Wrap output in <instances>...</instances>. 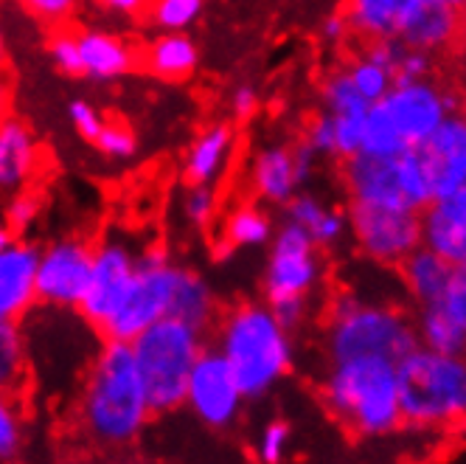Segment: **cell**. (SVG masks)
<instances>
[{"label": "cell", "mask_w": 466, "mask_h": 464, "mask_svg": "<svg viewBox=\"0 0 466 464\" xmlns=\"http://www.w3.org/2000/svg\"><path fill=\"white\" fill-rule=\"evenodd\" d=\"M284 220H292L301 228H307V234L318 245V251H331L338 248L349 237V214L329 206L312 191H298L292 201L284 206Z\"/></svg>", "instance_id": "603a6c76"}, {"label": "cell", "mask_w": 466, "mask_h": 464, "mask_svg": "<svg viewBox=\"0 0 466 464\" xmlns=\"http://www.w3.org/2000/svg\"><path fill=\"white\" fill-rule=\"evenodd\" d=\"M450 273L452 264L427 245H419L399 262V276H402L408 295L419 307L441 302V295L450 284Z\"/></svg>", "instance_id": "cb8c5ba5"}, {"label": "cell", "mask_w": 466, "mask_h": 464, "mask_svg": "<svg viewBox=\"0 0 466 464\" xmlns=\"http://www.w3.org/2000/svg\"><path fill=\"white\" fill-rule=\"evenodd\" d=\"M4 102H6V88H4V79H0V119H4Z\"/></svg>", "instance_id": "9f6ffc18"}, {"label": "cell", "mask_w": 466, "mask_h": 464, "mask_svg": "<svg viewBox=\"0 0 466 464\" xmlns=\"http://www.w3.org/2000/svg\"><path fill=\"white\" fill-rule=\"evenodd\" d=\"M432 180L436 197L466 186V110H452L436 132L416 147Z\"/></svg>", "instance_id": "5bb4252c"}, {"label": "cell", "mask_w": 466, "mask_h": 464, "mask_svg": "<svg viewBox=\"0 0 466 464\" xmlns=\"http://www.w3.org/2000/svg\"><path fill=\"white\" fill-rule=\"evenodd\" d=\"M214 313H217V298H214V290L211 284L194 273V271H186L180 273L177 279V287H175V298H172V313L175 318L197 326V329H206L211 326L214 321Z\"/></svg>", "instance_id": "4316f807"}, {"label": "cell", "mask_w": 466, "mask_h": 464, "mask_svg": "<svg viewBox=\"0 0 466 464\" xmlns=\"http://www.w3.org/2000/svg\"><path fill=\"white\" fill-rule=\"evenodd\" d=\"M0 57H4V35H0Z\"/></svg>", "instance_id": "6f0895ef"}, {"label": "cell", "mask_w": 466, "mask_h": 464, "mask_svg": "<svg viewBox=\"0 0 466 464\" xmlns=\"http://www.w3.org/2000/svg\"><path fill=\"white\" fill-rule=\"evenodd\" d=\"M416 346V324L402 310L380 302H362L351 293H340L329 304L323 333V349L329 360L377 355L399 363Z\"/></svg>", "instance_id": "5b68a950"}, {"label": "cell", "mask_w": 466, "mask_h": 464, "mask_svg": "<svg viewBox=\"0 0 466 464\" xmlns=\"http://www.w3.org/2000/svg\"><path fill=\"white\" fill-rule=\"evenodd\" d=\"M68 119H71V127L76 129V136L93 147V141L98 139V132H102L105 127V116L102 110H98L93 102H87V98H74V102H68Z\"/></svg>", "instance_id": "60d3db41"}, {"label": "cell", "mask_w": 466, "mask_h": 464, "mask_svg": "<svg viewBox=\"0 0 466 464\" xmlns=\"http://www.w3.org/2000/svg\"><path fill=\"white\" fill-rule=\"evenodd\" d=\"M276 234V225L273 217L258 209V206H237L225 225H222V240L237 251V248H261V245H270Z\"/></svg>", "instance_id": "f1b7e54d"}, {"label": "cell", "mask_w": 466, "mask_h": 464, "mask_svg": "<svg viewBox=\"0 0 466 464\" xmlns=\"http://www.w3.org/2000/svg\"><path fill=\"white\" fill-rule=\"evenodd\" d=\"M441 304L466 329V259L458 262V264H452L450 284H447V290L441 295Z\"/></svg>", "instance_id": "ee69618b"}, {"label": "cell", "mask_w": 466, "mask_h": 464, "mask_svg": "<svg viewBox=\"0 0 466 464\" xmlns=\"http://www.w3.org/2000/svg\"><path fill=\"white\" fill-rule=\"evenodd\" d=\"M413 324H416L419 346L444 355H466V329L447 313L441 302L421 307Z\"/></svg>", "instance_id": "83f0119b"}, {"label": "cell", "mask_w": 466, "mask_h": 464, "mask_svg": "<svg viewBox=\"0 0 466 464\" xmlns=\"http://www.w3.org/2000/svg\"><path fill=\"white\" fill-rule=\"evenodd\" d=\"M152 417L132 346L107 338L90 360L82 388L79 422L85 437L105 450H121L141 439Z\"/></svg>", "instance_id": "6da1fadb"}, {"label": "cell", "mask_w": 466, "mask_h": 464, "mask_svg": "<svg viewBox=\"0 0 466 464\" xmlns=\"http://www.w3.org/2000/svg\"><path fill=\"white\" fill-rule=\"evenodd\" d=\"M320 102L329 116H354V113L369 110V102L357 93L346 68L326 77V82L320 88Z\"/></svg>", "instance_id": "836d02e7"}, {"label": "cell", "mask_w": 466, "mask_h": 464, "mask_svg": "<svg viewBox=\"0 0 466 464\" xmlns=\"http://www.w3.org/2000/svg\"><path fill=\"white\" fill-rule=\"evenodd\" d=\"M28 375V344L20 321H0V388L20 394Z\"/></svg>", "instance_id": "f546056e"}, {"label": "cell", "mask_w": 466, "mask_h": 464, "mask_svg": "<svg viewBox=\"0 0 466 464\" xmlns=\"http://www.w3.org/2000/svg\"><path fill=\"white\" fill-rule=\"evenodd\" d=\"M28 15H35L43 23H65L71 20L82 0H20Z\"/></svg>", "instance_id": "7dc6e473"}, {"label": "cell", "mask_w": 466, "mask_h": 464, "mask_svg": "<svg viewBox=\"0 0 466 464\" xmlns=\"http://www.w3.org/2000/svg\"><path fill=\"white\" fill-rule=\"evenodd\" d=\"M430 74H432V54L405 46L396 62V82H416V79H427Z\"/></svg>", "instance_id": "f6af8a7d"}, {"label": "cell", "mask_w": 466, "mask_h": 464, "mask_svg": "<svg viewBox=\"0 0 466 464\" xmlns=\"http://www.w3.org/2000/svg\"><path fill=\"white\" fill-rule=\"evenodd\" d=\"M320 35H323V40L331 43V46L346 43V37L351 35V26H349L346 15H329V17L323 20V26H320Z\"/></svg>", "instance_id": "f5cc1de1"}, {"label": "cell", "mask_w": 466, "mask_h": 464, "mask_svg": "<svg viewBox=\"0 0 466 464\" xmlns=\"http://www.w3.org/2000/svg\"><path fill=\"white\" fill-rule=\"evenodd\" d=\"M206 0H149L147 15L157 31H188L203 17Z\"/></svg>", "instance_id": "d6a6232c"}, {"label": "cell", "mask_w": 466, "mask_h": 464, "mask_svg": "<svg viewBox=\"0 0 466 464\" xmlns=\"http://www.w3.org/2000/svg\"><path fill=\"white\" fill-rule=\"evenodd\" d=\"M203 329L166 315L129 341L138 360L152 414H175L186 406V386L194 360L206 349Z\"/></svg>", "instance_id": "8992f818"}, {"label": "cell", "mask_w": 466, "mask_h": 464, "mask_svg": "<svg viewBox=\"0 0 466 464\" xmlns=\"http://www.w3.org/2000/svg\"><path fill=\"white\" fill-rule=\"evenodd\" d=\"M421 245L441 253L450 264L466 259V186L421 209Z\"/></svg>", "instance_id": "d6986e66"}, {"label": "cell", "mask_w": 466, "mask_h": 464, "mask_svg": "<svg viewBox=\"0 0 466 464\" xmlns=\"http://www.w3.org/2000/svg\"><path fill=\"white\" fill-rule=\"evenodd\" d=\"M48 59L62 77H79V54H76V37L74 31H56L48 40Z\"/></svg>", "instance_id": "7bdbcfd3"}, {"label": "cell", "mask_w": 466, "mask_h": 464, "mask_svg": "<svg viewBox=\"0 0 466 464\" xmlns=\"http://www.w3.org/2000/svg\"><path fill=\"white\" fill-rule=\"evenodd\" d=\"M343 186L351 206H405L399 189L396 158H380L357 152L343 160ZM408 209V206H405Z\"/></svg>", "instance_id": "e0dca14e"}, {"label": "cell", "mask_w": 466, "mask_h": 464, "mask_svg": "<svg viewBox=\"0 0 466 464\" xmlns=\"http://www.w3.org/2000/svg\"><path fill=\"white\" fill-rule=\"evenodd\" d=\"M304 144H309L320 158H326V155L335 158V119H331L326 110L318 113V116L307 124Z\"/></svg>", "instance_id": "bcb514c9"}, {"label": "cell", "mask_w": 466, "mask_h": 464, "mask_svg": "<svg viewBox=\"0 0 466 464\" xmlns=\"http://www.w3.org/2000/svg\"><path fill=\"white\" fill-rule=\"evenodd\" d=\"M147 71L166 82L188 79L199 65V48L188 31H160L147 48Z\"/></svg>", "instance_id": "d4e9b609"}, {"label": "cell", "mask_w": 466, "mask_h": 464, "mask_svg": "<svg viewBox=\"0 0 466 464\" xmlns=\"http://www.w3.org/2000/svg\"><path fill=\"white\" fill-rule=\"evenodd\" d=\"M461 17H463V12H458L447 4L408 0V6L396 26V40L408 48H421L436 57L458 40Z\"/></svg>", "instance_id": "2e32d148"}, {"label": "cell", "mask_w": 466, "mask_h": 464, "mask_svg": "<svg viewBox=\"0 0 466 464\" xmlns=\"http://www.w3.org/2000/svg\"><path fill=\"white\" fill-rule=\"evenodd\" d=\"M37 259L40 248L25 237L0 248V321H23L37 304Z\"/></svg>", "instance_id": "9a60e30c"}, {"label": "cell", "mask_w": 466, "mask_h": 464, "mask_svg": "<svg viewBox=\"0 0 466 464\" xmlns=\"http://www.w3.org/2000/svg\"><path fill=\"white\" fill-rule=\"evenodd\" d=\"M76 54H79V77L96 85H110L124 79L136 68V48L121 35L105 28H82L74 31Z\"/></svg>", "instance_id": "ac0fdd59"}, {"label": "cell", "mask_w": 466, "mask_h": 464, "mask_svg": "<svg viewBox=\"0 0 466 464\" xmlns=\"http://www.w3.org/2000/svg\"><path fill=\"white\" fill-rule=\"evenodd\" d=\"M349 225L357 248L385 268H399V262L421 245V211L416 209L351 206Z\"/></svg>", "instance_id": "30bf717a"}, {"label": "cell", "mask_w": 466, "mask_h": 464, "mask_svg": "<svg viewBox=\"0 0 466 464\" xmlns=\"http://www.w3.org/2000/svg\"><path fill=\"white\" fill-rule=\"evenodd\" d=\"M289 439H292V428L284 419H273L261 428V434L256 439V456L264 464H279L287 459L289 450Z\"/></svg>", "instance_id": "ab89813d"}, {"label": "cell", "mask_w": 466, "mask_h": 464, "mask_svg": "<svg viewBox=\"0 0 466 464\" xmlns=\"http://www.w3.org/2000/svg\"><path fill=\"white\" fill-rule=\"evenodd\" d=\"M402 419L419 430L466 425V355L416 346L399 360Z\"/></svg>", "instance_id": "277c9868"}, {"label": "cell", "mask_w": 466, "mask_h": 464, "mask_svg": "<svg viewBox=\"0 0 466 464\" xmlns=\"http://www.w3.org/2000/svg\"><path fill=\"white\" fill-rule=\"evenodd\" d=\"M402 43H399L396 37H380V40H369V48H365L362 54L369 57V59H374V62H380L382 68H388V71H393V77H396V62H399V54H402Z\"/></svg>", "instance_id": "c3c4849f"}, {"label": "cell", "mask_w": 466, "mask_h": 464, "mask_svg": "<svg viewBox=\"0 0 466 464\" xmlns=\"http://www.w3.org/2000/svg\"><path fill=\"white\" fill-rule=\"evenodd\" d=\"M396 175H399V189H402V201L408 209L421 211L424 206H430L432 201H436L430 172H427L416 147L396 155Z\"/></svg>", "instance_id": "4dcf8cb0"}, {"label": "cell", "mask_w": 466, "mask_h": 464, "mask_svg": "<svg viewBox=\"0 0 466 464\" xmlns=\"http://www.w3.org/2000/svg\"><path fill=\"white\" fill-rule=\"evenodd\" d=\"M335 119V158L346 160L362 150V127H365V113L354 116H331Z\"/></svg>", "instance_id": "b9f144b4"}, {"label": "cell", "mask_w": 466, "mask_h": 464, "mask_svg": "<svg viewBox=\"0 0 466 464\" xmlns=\"http://www.w3.org/2000/svg\"><path fill=\"white\" fill-rule=\"evenodd\" d=\"M320 394L331 417L362 439L390 437L405 425L396 360L377 355L329 360Z\"/></svg>", "instance_id": "7a4b0ae2"}, {"label": "cell", "mask_w": 466, "mask_h": 464, "mask_svg": "<svg viewBox=\"0 0 466 464\" xmlns=\"http://www.w3.org/2000/svg\"><path fill=\"white\" fill-rule=\"evenodd\" d=\"M136 259L138 253L121 240H105L93 248V264H90V282L82 295L79 315L85 324L96 326L98 333L116 318L124 298L129 293L132 276H136Z\"/></svg>", "instance_id": "8fae6325"}, {"label": "cell", "mask_w": 466, "mask_h": 464, "mask_svg": "<svg viewBox=\"0 0 466 464\" xmlns=\"http://www.w3.org/2000/svg\"><path fill=\"white\" fill-rule=\"evenodd\" d=\"M245 403L248 397L239 388L225 355L217 346L199 352L186 386V408L197 417V422L211 430H228L242 417Z\"/></svg>", "instance_id": "9c48e42d"}, {"label": "cell", "mask_w": 466, "mask_h": 464, "mask_svg": "<svg viewBox=\"0 0 466 464\" xmlns=\"http://www.w3.org/2000/svg\"><path fill=\"white\" fill-rule=\"evenodd\" d=\"M233 147H237V136H233V127L225 121L208 124L206 129L197 132V139L186 150L183 158V178L188 183H217L233 158Z\"/></svg>", "instance_id": "7402d4cb"}, {"label": "cell", "mask_w": 466, "mask_h": 464, "mask_svg": "<svg viewBox=\"0 0 466 464\" xmlns=\"http://www.w3.org/2000/svg\"><path fill=\"white\" fill-rule=\"evenodd\" d=\"M93 4L98 12L113 17V20H132L141 12H147L149 0H93Z\"/></svg>", "instance_id": "f907efd6"}, {"label": "cell", "mask_w": 466, "mask_h": 464, "mask_svg": "<svg viewBox=\"0 0 466 464\" xmlns=\"http://www.w3.org/2000/svg\"><path fill=\"white\" fill-rule=\"evenodd\" d=\"M183 268L169 259L166 251H144L136 259V276H132L129 293L124 298L116 318L102 329L105 338L132 341L147 326L157 324L172 313V298Z\"/></svg>", "instance_id": "52a82bcc"}, {"label": "cell", "mask_w": 466, "mask_h": 464, "mask_svg": "<svg viewBox=\"0 0 466 464\" xmlns=\"http://www.w3.org/2000/svg\"><path fill=\"white\" fill-rule=\"evenodd\" d=\"M292 152H295V172H298V183H301V189L307 186V183H312V178H315V170H318V160H320V155L309 147V144H298V147H292Z\"/></svg>", "instance_id": "816d5d0a"}, {"label": "cell", "mask_w": 466, "mask_h": 464, "mask_svg": "<svg viewBox=\"0 0 466 464\" xmlns=\"http://www.w3.org/2000/svg\"><path fill=\"white\" fill-rule=\"evenodd\" d=\"M0 214H4V220L15 231V237H25L43 217V197L35 194V191H28V189H23L17 194H9L4 209H0Z\"/></svg>", "instance_id": "8d00e7d4"}, {"label": "cell", "mask_w": 466, "mask_h": 464, "mask_svg": "<svg viewBox=\"0 0 466 464\" xmlns=\"http://www.w3.org/2000/svg\"><path fill=\"white\" fill-rule=\"evenodd\" d=\"M25 425L15 394L0 388V461H9L23 450Z\"/></svg>", "instance_id": "d590c367"}, {"label": "cell", "mask_w": 466, "mask_h": 464, "mask_svg": "<svg viewBox=\"0 0 466 464\" xmlns=\"http://www.w3.org/2000/svg\"><path fill=\"white\" fill-rule=\"evenodd\" d=\"M346 71H349V77H351V82H354L357 93H360L369 105L382 102L385 93H388V90L393 88V82H396L393 71L382 68L380 62L369 59L365 54H360L357 59H351V65H349Z\"/></svg>", "instance_id": "e575fe53"}, {"label": "cell", "mask_w": 466, "mask_h": 464, "mask_svg": "<svg viewBox=\"0 0 466 464\" xmlns=\"http://www.w3.org/2000/svg\"><path fill=\"white\" fill-rule=\"evenodd\" d=\"M93 245L65 237L40 248L37 259V304L51 310H79L90 282Z\"/></svg>", "instance_id": "4fadbf2b"}, {"label": "cell", "mask_w": 466, "mask_h": 464, "mask_svg": "<svg viewBox=\"0 0 466 464\" xmlns=\"http://www.w3.org/2000/svg\"><path fill=\"white\" fill-rule=\"evenodd\" d=\"M256 110H258V90H256V85L242 82V85L233 88V93H230V116H233V119H239V121H245V119H250Z\"/></svg>", "instance_id": "681fc988"}, {"label": "cell", "mask_w": 466, "mask_h": 464, "mask_svg": "<svg viewBox=\"0 0 466 464\" xmlns=\"http://www.w3.org/2000/svg\"><path fill=\"white\" fill-rule=\"evenodd\" d=\"M217 349L237 375L248 400H261L292 369L295 344L270 304H242L230 310L219 326Z\"/></svg>", "instance_id": "3957f363"}, {"label": "cell", "mask_w": 466, "mask_h": 464, "mask_svg": "<svg viewBox=\"0 0 466 464\" xmlns=\"http://www.w3.org/2000/svg\"><path fill=\"white\" fill-rule=\"evenodd\" d=\"M93 147L110 160H129L138 152V139L127 124L105 121V127H102V132H98V139L93 141Z\"/></svg>", "instance_id": "f35d334b"}, {"label": "cell", "mask_w": 466, "mask_h": 464, "mask_svg": "<svg viewBox=\"0 0 466 464\" xmlns=\"http://www.w3.org/2000/svg\"><path fill=\"white\" fill-rule=\"evenodd\" d=\"M250 189L268 206H287L301 191L295 172V152L287 144L261 147L250 160Z\"/></svg>", "instance_id": "44dd1931"}, {"label": "cell", "mask_w": 466, "mask_h": 464, "mask_svg": "<svg viewBox=\"0 0 466 464\" xmlns=\"http://www.w3.org/2000/svg\"><path fill=\"white\" fill-rule=\"evenodd\" d=\"M410 150L405 139L399 136L396 124L390 121L388 110L377 102L365 110V127H362V150L365 155H380V158H396L399 152Z\"/></svg>", "instance_id": "1f68e13d"}, {"label": "cell", "mask_w": 466, "mask_h": 464, "mask_svg": "<svg viewBox=\"0 0 466 464\" xmlns=\"http://www.w3.org/2000/svg\"><path fill=\"white\" fill-rule=\"evenodd\" d=\"M219 211V194L211 183H188L183 194V217L194 228H208Z\"/></svg>", "instance_id": "74e56055"}, {"label": "cell", "mask_w": 466, "mask_h": 464, "mask_svg": "<svg viewBox=\"0 0 466 464\" xmlns=\"http://www.w3.org/2000/svg\"><path fill=\"white\" fill-rule=\"evenodd\" d=\"M432 4H447L458 12H466V0H432Z\"/></svg>", "instance_id": "11a10c76"}, {"label": "cell", "mask_w": 466, "mask_h": 464, "mask_svg": "<svg viewBox=\"0 0 466 464\" xmlns=\"http://www.w3.org/2000/svg\"><path fill=\"white\" fill-rule=\"evenodd\" d=\"M408 0H346V20L354 35L365 40L396 37V26Z\"/></svg>", "instance_id": "484cf974"}, {"label": "cell", "mask_w": 466, "mask_h": 464, "mask_svg": "<svg viewBox=\"0 0 466 464\" xmlns=\"http://www.w3.org/2000/svg\"><path fill=\"white\" fill-rule=\"evenodd\" d=\"M40 170V141L23 119H0V197L28 189Z\"/></svg>", "instance_id": "ffe728a7"}, {"label": "cell", "mask_w": 466, "mask_h": 464, "mask_svg": "<svg viewBox=\"0 0 466 464\" xmlns=\"http://www.w3.org/2000/svg\"><path fill=\"white\" fill-rule=\"evenodd\" d=\"M380 105L388 110L405 144L419 147L436 132V127L452 110L461 108V98L444 85H439L436 79L427 77L416 82H393V88L385 93Z\"/></svg>", "instance_id": "7c38bea8"}, {"label": "cell", "mask_w": 466, "mask_h": 464, "mask_svg": "<svg viewBox=\"0 0 466 464\" xmlns=\"http://www.w3.org/2000/svg\"><path fill=\"white\" fill-rule=\"evenodd\" d=\"M12 240H15V231L9 228V222L4 220V214H0V248H6Z\"/></svg>", "instance_id": "db71d44e"}, {"label": "cell", "mask_w": 466, "mask_h": 464, "mask_svg": "<svg viewBox=\"0 0 466 464\" xmlns=\"http://www.w3.org/2000/svg\"><path fill=\"white\" fill-rule=\"evenodd\" d=\"M323 279V264L318 256V245L292 220H284L270 240V259L264 268L261 290L268 304L292 302V298H307L318 290Z\"/></svg>", "instance_id": "ba28073f"}]
</instances>
